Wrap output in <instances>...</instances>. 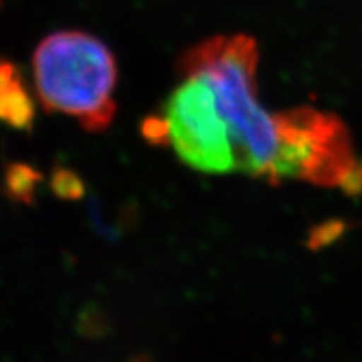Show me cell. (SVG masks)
<instances>
[{"label": "cell", "mask_w": 362, "mask_h": 362, "mask_svg": "<svg viewBox=\"0 0 362 362\" xmlns=\"http://www.w3.org/2000/svg\"><path fill=\"white\" fill-rule=\"evenodd\" d=\"M257 44L247 35H218L197 44L181 57L183 74H200L214 89L228 126L235 171L277 183L282 133L277 116L257 101Z\"/></svg>", "instance_id": "obj_1"}, {"label": "cell", "mask_w": 362, "mask_h": 362, "mask_svg": "<svg viewBox=\"0 0 362 362\" xmlns=\"http://www.w3.org/2000/svg\"><path fill=\"white\" fill-rule=\"evenodd\" d=\"M34 81L44 110L103 133L116 115L117 64L106 44L83 30H59L37 45Z\"/></svg>", "instance_id": "obj_2"}, {"label": "cell", "mask_w": 362, "mask_h": 362, "mask_svg": "<svg viewBox=\"0 0 362 362\" xmlns=\"http://www.w3.org/2000/svg\"><path fill=\"white\" fill-rule=\"evenodd\" d=\"M163 117L181 161L208 175L235 171L228 126L216 107L214 89L200 74H185L165 103Z\"/></svg>", "instance_id": "obj_3"}, {"label": "cell", "mask_w": 362, "mask_h": 362, "mask_svg": "<svg viewBox=\"0 0 362 362\" xmlns=\"http://www.w3.org/2000/svg\"><path fill=\"white\" fill-rule=\"evenodd\" d=\"M35 116L34 98L19 67L8 61H0V123L17 131H30Z\"/></svg>", "instance_id": "obj_4"}, {"label": "cell", "mask_w": 362, "mask_h": 362, "mask_svg": "<svg viewBox=\"0 0 362 362\" xmlns=\"http://www.w3.org/2000/svg\"><path fill=\"white\" fill-rule=\"evenodd\" d=\"M40 180H42V175L34 166L21 161L8 163L2 180L4 193L13 202L33 205L37 197Z\"/></svg>", "instance_id": "obj_5"}, {"label": "cell", "mask_w": 362, "mask_h": 362, "mask_svg": "<svg viewBox=\"0 0 362 362\" xmlns=\"http://www.w3.org/2000/svg\"><path fill=\"white\" fill-rule=\"evenodd\" d=\"M51 188L57 198L67 202H78L84 194L83 178L67 166H57L52 171Z\"/></svg>", "instance_id": "obj_6"}, {"label": "cell", "mask_w": 362, "mask_h": 362, "mask_svg": "<svg viewBox=\"0 0 362 362\" xmlns=\"http://www.w3.org/2000/svg\"><path fill=\"white\" fill-rule=\"evenodd\" d=\"M344 230H346V223L341 220H329L322 225L315 226L309 235V248L319 250V248L330 245V243L336 242L341 237Z\"/></svg>", "instance_id": "obj_7"}, {"label": "cell", "mask_w": 362, "mask_h": 362, "mask_svg": "<svg viewBox=\"0 0 362 362\" xmlns=\"http://www.w3.org/2000/svg\"><path fill=\"white\" fill-rule=\"evenodd\" d=\"M143 136L148 139V143L158 144V146H163V144H168V126H166V121L163 115L158 116H149L148 119L143 121Z\"/></svg>", "instance_id": "obj_8"}, {"label": "cell", "mask_w": 362, "mask_h": 362, "mask_svg": "<svg viewBox=\"0 0 362 362\" xmlns=\"http://www.w3.org/2000/svg\"><path fill=\"white\" fill-rule=\"evenodd\" d=\"M134 362H148V361L146 359H136Z\"/></svg>", "instance_id": "obj_9"}, {"label": "cell", "mask_w": 362, "mask_h": 362, "mask_svg": "<svg viewBox=\"0 0 362 362\" xmlns=\"http://www.w3.org/2000/svg\"><path fill=\"white\" fill-rule=\"evenodd\" d=\"M359 170H361V173H362V165H361V166H359Z\"/></svg>", "instance_id": "obj_10"}]
</instances>
